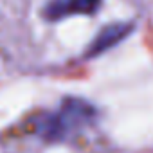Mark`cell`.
Here are the masks:
<instances>
[{
	"mask_svg": "<svg viewBox=\"0 0 153 153\" xmlns=\"http://www.w3.org/2000/svg\"><path fill=\"white\" fill-rule=\"evenodd\" d=\"M101 6V0H52L45 7V18L59 20L70 15H94Z\"/></svg>",
	"mask_w": 153,
	"mask_h": 153,
	"instance_id": "obj_1",
	"label": "cell"
},
{
	"mask_svg": "<svg viewBox=\"0 0 153 153\" xmlns=\"http://www.w3.org/2000/svg\"><path fill=\"white\" fill-rule=\"evenodd\" d=\"M133 31L131 24H124V22H117V24H110L106 25L94 40V43L88 47L87 56H97L101 52H105L106 49L117 45L121 40H124L130 33Z\"/></svg>",
	"mask_w": 153,
	"mask_h": 153,
	"instance_id": "obj_2",
	"label": "cell"
}]
</instances>
